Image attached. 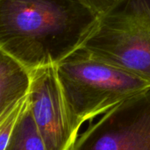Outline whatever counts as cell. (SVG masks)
<instances>
[{"instance_id":"obj_1","label":"cell","mask_w":150,"mask_h":150,"mask_svg":"<svg viewBox=\"0 0 150 150\" xmlns=\"http://www.w3.org/2000/svg\"><path fill=\"white\" fill-rule=\"evenodd\" d=\"M98 15L78 0H0V50L29 71L77 49Z\"/></svg>"},{"instance_id":"obj_9","label":"cell","mask_w":150,"mask_h":150,"mask_svg":"<svg viewBox=\"0 0 150 150\" xmlns=\"http://www.w3.org/2000/svg\"><path fill=\"white\" fill-rule=\"evenodd\" d=\"M85 6L89 7L98 15H100L110 9L119 0H78Z\"/></svg>"},{"instance_id":"obj_3","label":"cell","mask_w":150,"mask_h":150,"mask_svg":"<svg viewBox=\"0 0 150 150\" xmlns=\"http://www.w3.org/2000/svg\"><path fill=\"white\" fill-rule=\"evenodd\" d=\"M79 47L150 83V0H119Z\"/></svg>"},{"instance_id":"obj_2","label":"cell","mask_w":150,"mask_h":150,"mask_svg":"<svg viewBox=\"0 0 150 150\" xmlns=\"http://www.w3.org/2000/svg\"><path fill=\"white\" fill-rule=\"evenodd\" d=\"M69 112L80 127L150 88L146 81L78 47L55 65Z\"/></svg>"},{"instance_id":"obj_6","label":"cell","mask_w":150,"mask_h":150,"mask_svg":"<svg viewBox=\"0 0 150 150\" xmlns=\"http://www.w3.org/2000/svg\"><path fill=\"white\" fill-rule=\"evenodd\" d=\"M31 71L0 50V126L28 96Z\"/></svg>"},{"instance_id":"obj_8","label":"cell","mask_w":150,"mask_h":150,"mask_svg":"<svg viewBox=\"0 0 150 150\" xmlns=\"http://www.w3.org/2000/svg\"><path fill=\"white\" fill-rule=\"evenodd\" d=\"M27 98L25 100L20 104L13 112L5 120V121L0 126V150H5L8 142L10 141L11 133L13 131V128L15 127V124L24 108V105L26 102Z\"/></svg>"},{"instance_id":"obj_4","label":"cell","mask_w":150,"mask_h":150,"mask_svg":"<svg viewBox=\"0 0 150 150\" xmlns=\"http://www.w3.org/2000/svg\"><path fill=\"white\" fill-rule=\"evenodd\" d=\"M71 150H150V88L90 123Z\"/></svg>"},{"instance_id":"obj_7","label":"cell","mask_w":150,"mask_h":150,"mask_svg":"<svg viewBox=\"0 0 150 150\" xmlns=\"http://www.w3.org/2000/svg\"><path fill=\"white\" fill-rule=\"evenodd\" d=\"M5 150H46L32 116L28 96Z\"/></svg>"},{"instance_id":"obj_5","label":"cell","mask_w":150,"mask_h":150,"mask_svg":"<svg viewBox=\"0 0 150 150\" xmlns=\"http://www.w3.org/2000/svg\"><path fill=\"white\" fill-rule=\"evenodd\" d=\"M28 103L46 150L72 149L80 127L69 112L55 66L31 71Z\"/></svg>"}]
</instances>
